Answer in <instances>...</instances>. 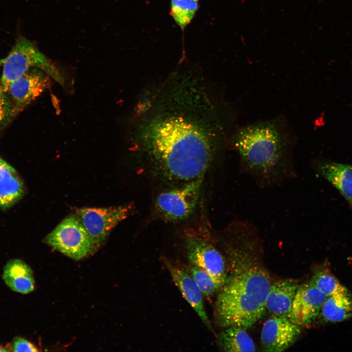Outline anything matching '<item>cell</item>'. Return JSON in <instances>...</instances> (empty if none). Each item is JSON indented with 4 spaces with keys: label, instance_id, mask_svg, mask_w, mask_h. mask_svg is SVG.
Listing matches in <instances>:
<instances>
[{
    "label": "cell",
    "instance_id": "1",
    "mask_svg": "<svg viewBox=\"0 0 352 352\" xmlns=\"http://www.w3.org/2000/svg\"><path fill=\"white\" fill-rule=\"evenodd\" d=\"M199 74H171L137 107L134 140L155 171L181 183L203 179L223 125Z\"/></svg>",
    "mask_w": 352,
    "mask_h": 352
},
{
    "label": "cell",
    "instance_id": "2",
    "mask_svg": "<svg viewBox=\"0 0 352 352\" xmlns=\"http://www.w3.org/2000/svg\"><path fill=\"white\" fill-rule=\"evenodd\" d=\"M240 169L258 186H278L296 176L290 138L277 121H265L239 129L232 141Z\"/></svg>",
    "mask_w": 352,
    "mask_h": 352
},
{
    "label": "cell",
    "instance_id": "3",
    "mask_svg": "<svg viewBox=\"0 0 352 352\" xmlns=\"http://www.w3.org/2000/svg\"><path fill=\"white\" fill-rule=\"evenodd\" d=\"M271 285L262 267L241 268L221 287L215 305V318L220 327L249 328L265 314V300Z\"/></svg>",
    "mask_w": 352,
    "mask_h": 352
},
{
    "label": "cell",
    "instance_id": "4",
    "mask_svg": "<svg viewBox=\"0 0 352 352\" xmlns=\"http://www.w3.org/2000/svg\"><path fill=\"white\" fill-rule=\"evenodd\" d=\"M3 64L0 85L6 92L9 85L30 69L39 68L64 87L68 84L66 73L43 54L31 41L20 36L16 41Z\"/></svg>",
    "mask_w": 352,
    "mask_h": 352
},
{
    "label": "cell",
    "instance_id": "5",
    "mask_svg": "<svg viewBox=\"0 0 352 352\" xmlns=\"http://www.w3.org/2000/svg\"><path fill=\"white\" fill-rule=\"evenodd\" d=\"M203 179L181 183L160 192L154 205L157 219L175 222L187 219L194 212L199 197Z\"/></svg>",
    "mask_w": 352,
    "mask_h": 352
},
{
    "label": "cell",
    "instance_id": "6",
    "mask_svg": "<svg viewBox=\"0 0 352 352\" xmlns=\"http://www.w3.org/2000/svg\"><path fill=\"white\" fill-rule=\"evenodd\" d=\"M44 242L75 260H81L94 253L88 233L76 215L64 219L46 236Z\"/></svg>",
    "mask_w": 352,
    "mask_h": 352
},
{
    "label": "cell",
    "instance_id": "7",
    "mask_svg": "<svg viewBox=\"0 0 352 352\" xmlns=\"http://www.w3.org/2000/svg\"><path fill=\"white\" fill-rule=\"evenodd\" d=\"M132 204L109 208H84L76 211L91 242L94 252L105 242L112 230L132 213Z\"/></svg>",
    "mask_w": 352,
    "mask_h": 352
},
{
    "label": "cell",
    "instance_id": "8",
    "mask_svg": "<svg viewBox=\"0 0 352 352\" xmlns=\"http://www.w3.org/2000/svg\"><path fill=\"white\" fill-rule=\"evenodd\" d=\"M185 249L189 261L210 274L222 286L227 280L223 256L209 240L196 234L187 235Z\"/></svg>",
    "mask_w": 352,
    "mask_h": 352
},
{
    "label": "cell",
    "instance_id": "9",
    "mask_svg": "<svg viewBox=\"0 0 352 352\" xmlns=\"http://www.w3.org/2000/svg\"><path fill=\"white\" fill-rule=\"evenodd\" d=\"M51 79L44 71L33 68L13 81L9 86L6 94L16 114L48 88Z\"/></svg>",
    "mask_w": 352,
    "mask_h": 352
},
{
    "label": "cell",
    "instance_id": "10",
    "mask_svg": "<svg viewBox=\"0 0 352 352\" xmlns=\"http://www.w3.org/2000/svg\"><path fill=\"white\" fill-rule=\"evenodd\" d=\"M327 296L309 281L299 286L287 316L299 327L308 325L318 317Z\"/></svg>",
    "mask_w": 352,
    "mask_h": 352
},
{
    "label": "cell",
    "instance_id": "11",
    "mask_svg": "<svg viewBox=\"0 0 352 352\" xmlns=\"http://www.w3.org/2000/svg\"><path fill=\"white\" fill-rule=\"evenodd\" d=\"M301 332L300 327L287 317L275 316L264 324L261 333L262 350L265 352H283L291 347Z\"/></svg>",
    "mask_w": 352,
    "mask_h": 352
},
{
    "label": "cell",
    "instance_id": "12",
    "mask_svg": "<svg viewBox=\"0 0 352 352\" xmlns=\"http://www.w3.org/2000/svg\"><path fill=\"white\" fill-rule=\"evenodd\" d=\"M164 264L174 282L185 300L197 313L204 325L212 330L203 304V294L190 274L168 260Z\"/></svg>",
    "mask_w": 352,
    "mask_h": 352
},
{
    "label": "cell",
    "instance_id": "13",
    "mask_svg": "<svg viewBox=\"0 0 352 352\" xmlns=\"http://www.w3.org/2000/svg\"><path fill=\"white\" fill-rule=\"evenodd\" d=\"M299 286L293 279L279 280L271 284L265 300V309L275 316L287 317Z\"/></svg>",
    "mask_w": 352,
    "mask_h": 352
},
{
    "label": "cell",
    "instance_id": "14",
    "mask_svg": "<svg viewBox=\"0 0 352 352\" xmlns=\"http://www.w3.org/2000/svg\"><path fill=\"white\" fill-rule=\"evenodd\" d=\"M2 278L13 291L27 294L35 288V281L31 268L23 261L14 259L4 266Z\"/></svg>",
    "mask_w": 352,
    "mask_h": 352
},
{
    "label": "cell",
    "instance_id": "15",
    "mask_svg": "<svg viewBox=\"0 0 352 352\" xmlns=\"http://www.w3.org/2000/svg\"><path fill=\"white\" fill-rule=\"evenodd\" d=\"M318 316L326 323H337L352 317V295L348 289L327 297Z\"/></svg>",
    "mask_w": 352,
    "mask_h": 352
},
{
    "label": "cell",
    "instance_id": "16",
    "mask_svg": "<svg viewBox=\"0 0 352 352\" xmlns=\"http://www.w3.org/2000/svg\"><path fill=\"white\" fill-rule=\"evenodd\" d=\"M323 176L351 203L352 201V165L336 162L321 165Z\"/></svg>",
    "mask_w": 352,
    "mask_h": 352
},
{
    "label": "cell",
    "instance_id": "17",
    "mask_svg": "<svg viewBox=\"0 0 352 352\" xmlns=\"http://www.w3.org/2000/svg\"><path fill=\"white\" fill-rule=\"evenodd\" d=\"M219 335V344L223 351L254 352L255 344L244 328L237 326L226 328Z\"/></svg>",
    "mask_w": 352,
    "mask_h": 352
},
{
    "label": "cell",
    "instance_id": "18",
    "mask_svg": "<svg viewBox=\"0 0 352 352\" xmlns=\"http://www.w3.org/2000/svg\"><path fill=\"white\" fill-rule=\"evenodd\" d=\"M24 194L23 183L18 174L0 180V207L2 209L12 206Z\"/></svg>",
    "mask_w": 352,
    "mask_h": 352
},
{
    "label": "cell",
    "instance_id": "19",
    "mask_svg": "<svg viewBox=\"0 0 352 352\" xmlns=\"http://www.w3.org/2000/svg\"><path fill=\"white\" fill-rule=\"evenodd\" d=\"M198 0H172V16L177 25L184 29L194 17Z\"/></svg>",
    "mask_w": 352,
    "mask_h": 352
},
{
    "label": "cell",
    "instance_id": "20",
    "mask_svg": "<svg viewBox=\"0 0 352 352\" xmlns=\"http://www.w3.org/2000/svg\"><path fill=\"white\" fill-rule=\"evenodd\" d=\"M310 281L327 297L346 289L333 274L326 269L316 271Z\"/></svg>",
    "mask_w": 352,
    "mask_h": 352
},
{
    "label": "cell",
    "instance_id": "21",
    "mask_svg": "<svg viewBox=\"0 0 352 352\" xmlns=\"http://www.w3.org/2000/svg\"><path fill=\"white\" fill-rule=\"evenodd\" d=\"M189 273L205 296H213L221 287L210 274L198 266L193 265L190 268Z\"/></svg>",
    "mask_w": 352,
    "mask_h": 352
},
{
    "label": "cell",
    "instance_id": "22",
    "mask_svg": "<svg viewBox=\"0 0 352 352\" xmlns=\"http://www.w3.org/2000/svg\"><path fill=\"white\" fill-rule=\"evenodd\" d=\"M16 115L6 92L0 85V128L8 125Z\"/></svg>",
    "mask_w": 352,
    "mask_h": 352
},
{
    "label": "cell",
    "instance_id": "23",
    "mask_svg": "<svg viewBox=\"0 0 352 352\" xmlns=\"http://www.w3.org/2000/svg\"><path fill=\"white\" fill-rule=\"evenodd\" d=\"M9 351L12 352H38L39 350L32 343L26 339L20 337H15L8 345Z\"/></svg>",
    "mask_w": 352,
    "mask_h": 352
},
{
    "label": "cell",
    "instance_id": "24",
    "mask_svg": "<svg viewBox=\"0 0 352 352\" xmlns=\"http://www.w3.org/2000/svg\"><path fill=\"white\" fill-rule=\"evenodd\" d=\"M17 174L15 169L0 156V180Z\"/></svg>",
    "mask_w": 352,
    "mask_h": 352
},
{
    "label": "cell",
    "instance_id": "25",
    "mask_svg": "<svg viewBox=\"0 0 352 352\" xmlns=\"http://www.w3.org/2000/svg\"><path fill=\"white\" fill-rule=\"evenodd\" d=\"M0 352H10L8 349L0 346Z\"/></svg>",
    "mask_w": 352,
    "mask_h": 352
},
{
    "label": "cell",
    "instance_id": "26",
    "mask_svg": "<svg viewBox=\"0 0 352 352\" xmlns=\"http://www.w3.org/2000/svg\"><path fill=\"white\" fill-rule=\"evenodd\" d=\"M351 205H352V202H351Z\"/></svg>",
    "mask_w": 352,
    "mask_h": 352
}]
</instances>
